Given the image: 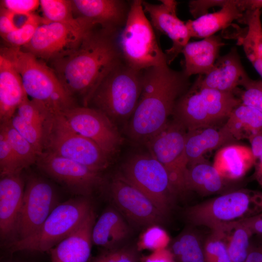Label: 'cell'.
I'll return each instance as SVG.
<instances>
[{
  "label": "cell",
  "mask_w": 262,
  "mask_h": 262,
  "mask_svg": "<svg viewBox=\"0 0 262 262\" xmlns=\"http://www.w3.org/2000/svg\"><path fill=\"white\" fill-rule=\"evenodd\" d=\"M120 31L97 25L70 55L50 63L51 69L67 93L87 106L96 89L123 60L118 42Z\"/></svg>",
  "instance_id": "6da1fadb"
},
{
  "label": "cell",
  "mask_w": 262,
  "mask_h": 262,
  "mask_svg": "<svg viewBox=\"0 0 262 262\" xmlns=\"http://www.w3.org/2000/svg\"><path fill=\"white\" fill-rule=\"evenodd\" d=\"M189 78L168 65L143 70L141 95L127 125L131 139L145 144L164 127L177 101L190 87Z\"/></svg>",
  "instance_id": "7a4b0ae2"
},
{
  "label": "cell",
  "mask_w": 262,
  "mask_h": 262,
  "mask_svg": "<svg viewBox=\"0 0 262 262\" xmlns=\"http://www.w3.org/2000/svg\"><path fill=\"white\" fill-rule=\"evenodd\" d=\"M19 73L27 95L45 106L53 115L62 114L77 106L57 76L45 63L20 48H1Z\"/></svg>",
  "instance_id": "3957f363"
},
{
  "label": "cell",
  "mask_w": 262,
  "mask_h": 262,
  "mask_svg": "<svg viewBox=\"0 0 262 262\" xmlns=\"http://www.w3.org/2000/svg\"><path fill=\"white\" fill-rule=\"evenodd\" d=\"M143 70L135 69L123 60L103 79L87 107L98 110L114 123L130 120L141 95Z\"/></svg>",
  "instance_id": "277c9868"
},
{
  "label": "cell",
  "mask_w": 262,
  "mask_h": 262,
  "mask_svg": "<svg viewBox=\"0 0 262 262\" xmlns=\"http://www.w3.org/2000/svg\"><path fill=\"white\" fill-rule=\"evenodd\" d=\"M242 103L233 92L199 87L196 82L177 101L174 119L188 131L213 127Z\"/></svg>",
  "instance_id": "5b68a950"
},
{
  "label": "cell",
  "mask_w": 262,
  "mask_h": 262,
  "mask_svg": "<svg viewBox=\"0 0 262 262\" xmlns=\"http://www.w3.org/2000/svg\"><path fill=\"white\" fill-rule=\"evenodd\" d=\"M145 14L142 0L131 1L126 23L118 37L123 61L138 70L168 65Z\"/></svg>",
  "instance_id": "8992f818"
},
{
  "label": "cell",
  "mask_w": 262,
  "mask_h": 262,
  "mask_svg": "<svg viewBox=\"0 0 262 262\" xmlns=\"http://www.w3.org/2000/svg\"><path fill=\"white\" fill-rule=\"evenodd\" d=\"M93 208L90 197L77 196L60 203L35 234L11 244L9 253L49 252L82 224Z\"/></svg>",
  "instance_id": "52a82bcc"
},
{
  "label": "cell",
  "mask_w": 262,
  "mask_h": 262,
  "mask_svg": "<svg viewBox=\"0 0 262 262\" xmlns=\"http://www.w3.org/2000/svg\"><path fill=\"white\" fill-rule=\"evenodd\" d=\"M260 213L257 191L239 190L191 206L185 214L193 225L217 232L229 223Z\"/></svg>",
  "instance_id": "ba28073f"
},
{
  "label": "cell",
  "mask_w": 262,
  "mask_h": 262,
  "mask_svg": "<svg viewBox=\"0 0 262 262\" xmlns=\"http://www.w3.org/2000/svg\"><path fill=\"white\" fill-rule=\"evenodd\" d=\"M44 151L100 172L109 165L110 157L94 142L72 129L61 114L54 115L48 123Z\"/></svg>",
  "instance_id": "9c48e42d"
},
{
  "label": "cell",
  "mask_w": 262,
  "mask_h": 262,
  "mask_svg": "<svg viewBox=\"0 0 262 262\" xmlns=\"http://www.w3.org/2000/svg\"><path fill=\"white\" fill-rule=\"evenodd\" d=\"M187 130L174 119L146 143L150 154L165 168L176 195L187 192L186 177L188 164L185 144Z\"/></svg>",
  "instance_id": "30bf717a"
},
{
  "label": "cell",
  "mask_w": 262,
  "mask_h": 262,
  "mask_svg": "<svg viewBox=\"0 0 262 262\" xmlns=\"http://www.w3.org/2000/svg\"><path fill=\"white\" fill-rule=\"evenodd\" d=\"M120 174L148 197L166 216L176 194L166 170L149 154H138L123 165Z\"/></svg>",
  "instance_id": "8fae6325"
},
{
  "label": "cell",
  "mask_w": 262,
  "mask_h": 262,
  "mask_svg": "<svg viewBox=\"0 0 262 262\" xmlns=\"http://www.w3.org/2000/svg\"><path fill=\"white\" fill-rule=\"evenodd\" d=\"M35 164L44 174L77 196L90 197L104 182L101 172L47 151L39 155Z\"/></svg>",
  "instance_id": "7c38bea8"
},
{
  "label": "cell",
  "mask_w": 262,
  "mask_h": 262,
  "mask_svg": "<svg viewBox=\"0 0 262 262\" xmlns=\"http://www.w3.org/2000/svg\"><path fill=\"white\" fill-rule=\"evenodd\" d=\"M92 29H79L57 22L44 23L38 27L30 42L20 48L50 63L76 50Z\"/></svg>",
  "instance_id": "4fadbf2b"
},
{
  "label": "cell",
  "mask_w": 262,
  "mask_h": 262,
  "mask_svg": "<svg viewBox=\"0 0 262 262\" xmlns=\"http://www.w3.org/2000/svg\"><path fill=\"white\" fill-rule=\"evenodd\" d=\"M60 203L56 191L50 182L36 175L28 176L25 181L16 241L35 234Z\"/></svg>",
  "instance_id": "5bb4252c"
},
{
  "label": "cell",
  "mask_w": 262,
  "mask_h": 262,
  "mask_svg": "<svg viewBox=\"0 0 262 262\" xmlns=\"http://www.w3.org/2000/svg\"><path fill=\"white\" fill-rule=\"evenodd\" d=\"M61 115L72 129L94 142L109 157L122 144L116 124L98 110L77 106Z\"/></svg>",
  "instance_id": "9a60e30c"
},
{
  "label": "cell",
  "mask_w": 262,
  "mask_h": 262,
  "mask_svg": "<svg viewBox=\"0 0 262 262\" xmlns=\"http://www.w3.org/2000/svg\"><path fill=\"white\" fill-rule=\"evenodd\" d=\"M110 197L116 208L133 224L141 227L159 225L166 217L145 194L120 173L109 185Z\"/></svg>",
  "instance_id": "2e32d148"
},
{
  "label": "cell",
  "mask_w": 262,
  "mask_h": 262,
  "mask_svg": "<svg viewBox=\"0 0 262 262\" xmlns=\"http://www.w3.org/2000/svg\"><path fill=\"white\" fill-rule=\"evenodd\" d=\"M160 1L161 4H156L142 0V5L145 13L149 16L153 29L168 36L172 42V46L164 52L169 65L181 53L191 37L185 23L177 16V2Z\"/></svg>",
  "instance_id": "e0dca14e"
},
{
  "label": "cell",
  "mask_w": 262,
  "mask_h": 262,
  "mask_svg": "<svg viewBox=\"0 0 262 262\" xmlns=\"http://www.w3.org/2000/svg\"><path fill=\"white\" fill-rule=\"evenodd\" d=\"M25 180L21 173L0 179V238L7 248L17 240Z\"/></svg>",
  "instance_id": "ac0fdd59"
},
{
  "label": "cell",
  "mask_w": 262,
  "mask_h": 262,
  "mask_svg": "<svg viewBox=\"0 0 262 262\" xmlns=\"http://www.w3.org/2000/svg\"><path fill=\"white\" fill-rule=\"evenodd\" d=\"M76 18L90 20L97 25L121 31L126 23L131 1L124 0H72Z\"/></svg>",
  "instance_id": "d6986e66"
},
{
  "label": "cell",
  "mask_w": 262,
  "mask_h": 262,
  "mask_svg": "<svg viewBox=\"0 0 262 262\" xmlns=\"http://www.w3.org/2000/svg\"><path fill=\"white\" fill-rule=\"evenodd\" d=\"M249 79L237 49L233 47L226 54L218 57L209 73L198 75L195 82L201 88L234 93L238 86H243Z\"/></svg>",
  "instance_id": "ffe728a7"
},
{
  "label": "cell",
  "mask_w": 262,
  "mask_h": 262,
  "mask_svg": "<svg viewBox=\"0 0 262 262\" xmlns=\"http://www.w3.org/2000/svg\"><path fill=\"white\" fill-rule=\"evenodd\" d=\"M96 217L93 208L72 233L49 251L51 262H88L93 244L92 233Z\"/></svg>",
  "instance_id": "44dd1931"
},
{
  "label": "cell",
  "mask_w": 262,
  "mask_h": 262,
  "mask_svg": "<svg viewBox=\"0 0 262 262\" xmlns=\"http://www.w3.org/2000/svg\"><path fill=\"white\" fill-rule=\"evenodd\" d=\"M225 44L219 35H213L198 41L189 42L181 53L184 58L183 72L190 77L205 75L213 68Z\"/></svg>",
  "instance_id": "7402d4cb"
},
{
  "label": "cell",
  "mask_w": 262,
  "mask_h": 262,
  "mask_svg": "<svg viewBox=\"0 0 262 262\" xmlns=\"http://www.w3.org/2000/svg\"><path fill=\"white\" fill-rule=\"evenodd\" d=\"M28 97L21 77L11 62L0 54V122L10 121Z\"/></svg>",
  "instance_id": "603a6c76"
},
{
  "label": "cell",
  "mask_w": 262,
  "mask_h": 262,
  "mask_svg": "<svg viewBox=\"0 0 262 262\" xmlns=\"http://www.w3.org/2000/svg\"><path fill=\"white\" fill-rule=\"evenodd\" d=\"M236 141L224 126L219 130L212 127L187 131L185 150L188 166L205 159L206 152Z\"/></svg>",
  "instance_id": "cb8c5ba5"
},
{
  "label": "cell",
  "mask_w": 262,
  "mask_h": 262,
  "mask_svg": "<svg viewBox=\"0 0 262 262\" xmlns=\"http://www.w3.org/2000/svg\"><path fill=\"white\" fill-rule=\"evenodd\" d=\"M255 163L250 147L229 144L217 151L213 165L224 180H236L244 177Z\"/></svg>",
  "instance_id": "d4e9b609"
},
{
  "label": "cell",
  "mask_w": 262,
  "mask_h": 262,
  "mask_svg": "<svg viewBox=\"0 0 262 262\" xmlns=\"http://www.w3.org/2000/svg\"><path fill=\"white\" fill-rule=\"evenodd\" d=\"M130 229L121 215L115 209L109 207L104 210L96 221L92 229L93 244L103 250L111 249L128 236Z\"/></svg>",
  "instance_id": "484cf974"
},
{
  "label": "cell",
  "mask_w": 262,
  "mask_h": 262,
  "mask_svg": "<svg viewBox=\"0 0 262 262\" xmlns=\"http://www.w3.org/2000/svg\"><path fill=\"white\" fill-rule=\"evenodd\" d=\"M237 0H228L217 12L202 16L195 20H189L185 24L191 37L205 38L228 27L233 21H239L244 12L239 7Z\"/></svg>",
  "instance_id": "4316f807"
},
{
  "label": "cell",
  "mask_w": 262,
  "mask_h": 262,
  "mask_svg": "<svg viewBox=\"0 0 262 262\" xmlns=\"http://www.w3.org/2000/svg\"><path fill=\"white\" fill-rule=\"evenodd\" d=\"M224 180L213 165L204 159L188 166L186 188L202 196L212 195L221 192Z\"/></svg>",
  "instance_id": "83f0119b"
},
{
  "label": "cell",
  "mask_w": 262,
  "mask_h": 262,
  "mask_svg": "<svg viewBox=\"0 0 262 262\" xmlns=\"http://www.w3.org/2000/svg\"><path fill=\"white\" fill-rule=\"evenodd\" d=\"M237 141L262 131V112L243 104L231 112L223 126Z\"/></svg>",
  "instance_id": "f1b7e54d"
},
{
  "label": "cell",
  "mask_w": 262,
  "mask_h": 262,
  "mask_svg": "<svg viewBox=\"0 0 262 262\" xmlns=\"http://www.w3.org/2000/svg\"><path fill=\"white\" fill-rule=\"evenodd\" d=\"M203 243L196 232L187 229L170 243L167 248L175 262H206Z\"/></svg>",
  "instance_id": "f546056e"
},
{
  "label": "cell",
  "mask_w": 262,
  "mask_h": 262,
  "mask_svg": "<svg viewBox=\"0 0 262 262\" xmlns=\"http://www.w3.org/2000/svg\"><path fill=\"white\" fill-rule=\"evenodd\" d=\"M40 5L44 18L47 22L60 23L83 30H91L97 26L90 20L76 18L71 0H41Z\"/></svg>",
  "instance_id": "4dcf8cb0"
},
{
  "label": "cell",
  "mask_w": 262,
  "mask_h": 262,
  "mask_svg": "<svg viewBox=\"0 0 262 262\" xmlns=\"http://www.w3.org/2000/svg\"><path fill=\"white\" fill-rule=\"evenodd\" d=\"M231 262H245L254 234L241 220L228 224L223 231Z\"/></svg>",
  "instance_id": "1f68e13d"
},
{
  "label": "cell",
  "mask_w": 262,
  "mask_h": 262,
  "mask_svg": "<svg viewBox=\"0 0 262 262\" xmlns=\"http://www.w3.org/2000/svg\"><path fill=\"white\" fill-rule=\"evenodd\" d=\"M261 10L246 11L240 20L247 26L246 33L240 39L249 60L257 57L262 59V25Z\"/></svg>",
  "instance_id": "d6a6232c"
},
{
  "label": "cell",
  "mask_w": 262,
  "mask_h": 262,
  "mask_svg": "<svg viewBox=\"0 0 262 262\" xmlns=\"http://www.w3.org/2000/svg\"><path fill=\"white\" fill-rule=\"evenodd\" d=\"M0 129L4 132L22 170L36 163L39 154L13 126L10 120L0 123Z\"/></svg>",
  "instance_id": "836d02e7"
},
{
  "label": "cell",
  "mask_w": 262,
  "mask_h": 262,
  "mask_svg": "<svg viewBox=\"0 0 262 262\" xmlns=\"http://www.w3.org/2000/svg\"><path fill=\"white\" fill-rule=\"evenodd\" d=\"M10 121L13 126L33 146L39 154L43 152L47 126L27 122L16 114Z\"/></svg>",
  "instance_id": "e575fe53"
},
{
  "label": "cell",
  "mask_w": 262,
  "mask_h": 262,
  "mask_svg": "<svg viewBox=\"0 0 262 262\" xmlns=\"http://www.w3.org/2000/svg\"><path fill=\"white\" fill-rule=\"evenodd\" d=\"M203 247L206 262H231L223 232H212Z\"/></svg>",
  "instance_id": "d590c367"
},
{
  "label": "cell",
  "mask_w": 262,
  "mask_h": 262,
  "mask_svg": "<svg viewBox=\"0 0 262 262\" xmlns=\"http://www.w3.org/2000/svg\"><path fill=\"white\" fill-rule=\"evenodd\" d=\"M137 246H121L108 250H103L89 262H141Z\"/></svg>",
  "instance_id": "8d00e7d4"
},
{
  "label": "cell",
  "mask_w": 262,
  "mask_h": 262,
  "mask_svg": "<svg viewBox=\"0 0 262 262\" xmlns=\"http://www.w3.org/2000/svg\"><path fill=\"white\" fill-rule=\"evenodd\" d=\"M170 238L166 231L158 225L148 227L143 233L137 245L140 251L143 249L153 251L167 248Z\"/></svg>",
  "instance_id": "74e56055"
},
{
  "label": "cell",
  "mask_w": 262,
  "mask_h": 262,
  "mask_svg": "<svg viewBox=\"0 0 262 262\" xmlns=\"http://www.w3.org/2000/svg\"><path fill=\"white\" fill-rule=\"evenodd\" d=\"M46 22L44 18L35 16L31 22L23 27L1 36L8 46L22 48L30 42L38 27Z\"/></svg>",
  "instance_id": "f35d334b"
},
{
  "label": "cell",
  "mask_w": 262,
  "mask_h": 262,
  "mask_svg": "<svg viewBox=\"0 0 262 262\" xmlns=\"http://www.w3.org/2000/svg\"><path fill=\"white\" fill-rule=\"evenodd\" d=\"M22 171L6 135L0 129V176L3 177Z\"/></svg>",
  "instance_id": "ab89813d"
},
{
  "label": "cell",
  "mask_w": 262,
  "mask_h": 262,
  "mask_svg": "<svg viewBox=\"0 0 262 262\" xmlns=\"http://www.w3.org/2000/svg\"><path fill=\"white\" fill-rule=\"evenodd\" d=\"M244 90L241 95L242 104L262 112V80L250 78L243 85Z\"/></svg>",
  "instance_id": "60d3db41"
},
{
  "label": "cell",
  "mask_w": 262,
  "mask_h": 262,
  "mask_svg": "<svg viewBox=\"0 0 262 262\" xmlns=\"http://www.w3.org/2000/svg\"><path fill=\"white\" fill-rule=\"evenodd\" d=\"M1 7L14 13L32 14L40 5V0H3Z\"/></svg>",
  "instance_id": "b9f144b4"
},
{
  "label": "cell",
  "mask_w": 262,
  "mask_h": 262,
  "mask_svg": "<svg viewBox=\"0 0 262 262\" xmlns=\"http://www.w3.org/2000/svg\"><path fill=\"white\" fill-rule=\"evenodd\" d=\"M228 0H192L189 2V12L192 16L197 18L208 14L210 8L219 6L223 7Z\"/></svg>",
  "instance_id": "7bdbcfd3"
},
{
  "label": "cell",
  "mask_w": 262,
  "mask_h": 262,
  "mask_svg": "<svg viewBox=\"0 0 262 262\" xmlns=\"http://www.w3.org/2000/svg\"><path fill=\"white\" fill-rule=\"evenodd\" d=\"M141 262H175L173 256L168 249L165 248L156 250L148 256L141 257Z\"/></svg>",
  "instance_id": "ee69618b"
},
{
  "label": "cell",
  "mask_w": 262,
  "mask_h": 262,
  "mask_svg": "<svg viewBox=\"0 0 262 262\" xmlns=\"http://www.w3.org/2000/svg\"><path fill=\"white\" fill-rule=\"evenodd\" d=\"M251 239L249 253L245 262H262V235H254Z\"/></svg>",
  "instance_id": "f6af8a7d"
},
{
  "label": "cell",
  "mask_w": 262,
  "mask_h": 262,
  "mask_svg": "<svg viewBox=\"0 0 262 262\" xmlns=\"http://www.w3.org/2000/svg\"><path fill=\"white\" fill-rule=\"evenodd\" d=\"M241 220L249 227L254 235H262V212Z\"/></svg>",
  "instance_id": "bcb514c9"
},
{
  "label": "cell",
  "mask_w": 262,
  "mask_h": 262,
  "mask_svg": "<svg viewBox=\"0 0 262 262\" xmlns=\"http://www.w3.org/2000/svg\"><path fill=\"white\" fill-rule=\"evenodd\" d=\"M0 35L8 34L16 30L10 18L8 11L1 7L0 13Z\"/></svg>",
  "instance_id": "7dc6e473"
},
{
  "label": "cell",
  "mask_w": 262,
  "mask_h": 262,
  "mask_svg": "<svg viewBox=\"0 0 262 262\" xmlns=\"http://www.w3.org/2000/svg\"><path fill=\"white\" fill-rule=\"evenodd\" d=\"M248 139L256 162L262 154V131L251 135Z\"/></svg>",
  "instance_id": "c3c4849f"
},
{
  "label": "cell",
  "mask_w": 262,
  "mask_h": 262,
  "mask_svg": "<svg viewBox=\"0 0 262 262\" xmlns=\"http://www.w3.org/2000/svg\"><path fill=\"white\" fill-rule=\"evenodd\" d=\"M237 5L244 13L262 8V0H237Z\"/></svg>",
  "instance_id": "681fc988"
},
{
  "label": "cell",
  "mask_w": 262,
  "mask_h": 262,
  "mask_svg": "<svg viewBox=\"0 0 262 262\" xmlns=\"http://www.w3.org/2000/svg\"><path fill=\"white\" fill-rule=\"evenodd\" d=\"M254 177L259 185L262 187V154L256 161Z\"/></svg>",
  "instance_id": "f907efd6"
},
{
  "label": "cell",
  "mask_w": 262,
  "mask_h": 262,
  "mask_svg": "<svg viewBox=\"0 0 262 262\" xmlns=\"http://www.w3.org/2000/svg\"><path fill=\"white\" fill-rule=\"evenodd\" d=\"M249 61L262 78V59L255 57Z\"/></svg>",
  "instance_id": "816d5d0a"
},
{
  "label": "cell",
  "mask_w": 262,
  "mask_h": 262,
  "mask_svg": "<svg viewBox=\"0 0 262 262\" xmlns=\"http://www.w3.org/2000/svg\"><path fill=\"white\" fill-rule=\"evenodd\" d=\"M1 262H27L14 259L13 258H5V259H3L1 261Z\"/></svg>",
  "instance_id": "f5cc1de1"
}]
</instances>
